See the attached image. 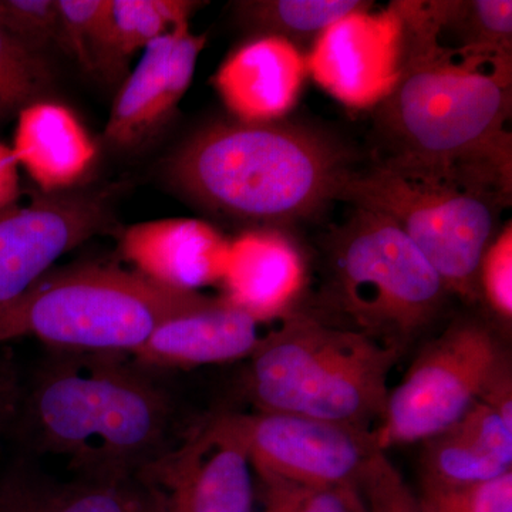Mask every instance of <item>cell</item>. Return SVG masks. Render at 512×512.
I'll list each match as a JSON object with an SVG mask.
<instances>
[{"instance_id": "cell-1", "label": "cell", "mask_w": 512, "mask_h": 512, "mask_svg": "<svg viewBox=\"0 0 512 512\" xmlns=\"http://www.w3.org/2000/svg\"><path fill=\"white\" fill-rule=\"evenodd\" d=\"M387 10L396 26V77L372 109L373 163L511 198L512 72L450 55L424 2Z\"/></svg>"}, {"instance_id": "cell-2", "label": "cell", "mask_w": 512, "mask_h": 512, "mask_svg": "<svg viewBox=\"0 0 512 512\" xmlns=\"http://www.w3.org/2000/svg\"><path fill=\"white\" fill-rule=\"evenodd\" d=\"M356 160L345 141L309 123L232 119L191 134L168 158L165 177L201 210L282 231L339 201Z\"/></svg>"}, {"instance_id": "cell-3", "label": "cell", "mask_w": 512, "mask_h": 512, "mask_svg": "<svg viewBox=\"0 0 512 512\" xmlns=\"http://www.w3.org/2000/svg\"><path fill=\"white\" fill-rule=\"evenodd\" d=\"M119 353L55 352L26 402L33 443L80 478L131 480L170 448V397Z\"/></svg>"}, {"instance_id": "cell-4", "label": "cell", "mask_w": 512, "mask_h": 512, "mask_svg": "<svg viewBox=\"0 0 512 512\" xmlns=\"http://www.w3.org/2000/svg\"><path fill=\"white\" fill-rule=\"evenodd\" d=\"M276 320L249 357L247 390L256 409L373 430L400 353L306 313Z\"/></svg>"}, {"instance_id": "cell-5", "label": "cell", "mask_w": 512, "mask_h": 512, "mask_svg": "<svg viewBox=\"0 0 512 512\" xmlns=\"http://www.w3.org/2000/svg\"><path fill=\"white\" fill-rule=\"evenodd\" d=\"M202 296L165 288L133 269L72 266L0 306V343L36 338L55 352L133 355L158 325Z\"/></svg>"}, {"instance_id": "cell-6", "label": "cell", "mask_w": 512, "mask_h": 512, "mask_svg": "<svg viewBox=\"0 0 512 512\" xmlns=\"http://www.w3.org/2000/svg\"><path fill=\"white\" fill-rule=\"evenodd\" d=\"M326 295L352 329L403 349L439 318L448 289L410 238L379 212L353 207L325 239Z\"/></svg>"}, {"instance_id": "cell-7", "label": "cell", "mask_w": 512, "mask_h": 512, "mask_svg": "<svg viewBox=\"0 0 512 512\" xmlns=\"http://www.w3.org/2000/svg\"><path fill=\"white\" fill-rule=\"evenodd\" d=\"M339 201L389 218L433 266L450 295L480 301L478 268L503 227L501 215L510 197L483 185L419 177L372 163L349 175Z\"/></svg>"}, {"instance_id": "cell-8", "label": "cell", "mask_w": 512, "mask_h": 512, "mask_svg": "<svg viewBox=\"0 0 512 512\" xmlns=\"http://www.w3.org/2000/svg\"><path fill=\"white\" fill-rule=\"evenodd\" d=\"M484 320L460 318L431 339L389 390L375 437L380 450L424 443L457 423L507 363Z\"/></svg>"}, {"instance_id": "cell-9", "label": "cell", "mask_w": 512, "mask_h": 512, "mask_svg": "<svg viewBox=\"0 0 512 512\" xmlns=\"http://www.w3.org/2000/svg\"><path fill=\"white\" fill-rule=\"evenodd\" d=\"M255 474L360 491L377 446L375 431L299 414H222Z\"/></svg>"}, {"instance_id": "cell-10", "label": "cell", "mask_w": 512, "mask_h": 512, "mask_svg": "<svg viewBox=\"0 0 512 512\" xmlns=\"http://www.w3.org/2000/svg\"><path fill=\"white\" fill-rule=\"evenodd\" d=\"M158 512H255V477L224 417L170 447L136 477Z\"/></svg>"}, {"instance_id": "cell-11", "label": "cell", "mask_w": 512, "mask_h": 512, "mask_svg": "<svg viewBox=\"0 0 512 512\" xmlns=\"http://www.w3.org/2000/svg\"><path fill=\"white\" fill-rule=\"evenodd\" d=\"M110 224L106 192H40L0 210V306L28 292L60 256Z\"/></svg>"}, {"instance_id": "cell-12", "label": "cell", "mask_w": 512, "mask_h": 512, "mask_svg": "<svg viewBox=\"0 0 512 512\" xmlns=\"http://www.w3.org/2000/svg\"><path fill=\"white\" fill-rule=\"evenodd\" d=\"M207 36L190 28L154 40L121 84L104 137L119 150L138 148L163 130L190 89Z\"/></svg>"}, {"instance_id": "cell-13", "label": "cell", "mask_w": 512, "mask_h": 512, "mask_svg": "<svg viewBox=\"0 0 512 512\" xmlns=\"http://www.w3.org/2000/svg\"><path fill=\"white\" fill-rule=\"evenodd\" d=\"M308 70L329 94L373 109L396 77V26L389 10L355 13L326 30L308 53Z\"/></svg>"}, {"instance_id": "cell-14", "label": "cell", "mask_w": 512, "mask_h": 512, "mask_svg": "<svg viewBox=\"0 0 512 512\" xmlns=\"http://www.w3.org/2000/svg\"><path fill=\"white\" fill-rule=\"evenodd\" d=\"M238 306L204 295L191 308L158 325L133 353L141 367H195L249 359L264 332Z\"/></svg>"}, {"instance_id": "cell-15", "label": "cell", "mask_w": 512, "mask_h": 512, "mask_svg": "<svg viewBox=\"0 0 512 512\" xmlns=\"http://www.w3.org/2000/svg\"><path fill=\"white\" fill-rule=\"evenodd\" d=\"M308 74L301 49L279 37L254 36L222 62L212 84L232 119L272 123L298 103Z\"/></svg>"}, {"instance_id": "cell-16", "label": "cell", "mask_w": 512, "mask_h": 512, "mask_svg": "<svg viewBox=\"0 0 512 512\" xmlns=\"http://www.w3.org/2000/svg\"><path fill=\"white\" fill-rule=\"evenodd\" d=\"M229 242L217 228L194 218H164L131 225L120 251L133 271L183 292L220 284Z\"/></svg>"}, {"instance_id": "cell-17", "label": "cell", "mask_w": 512, "mask_h": 512, "mask_svg": "<svg viewBox=\"0 0 512 512\" xmlns=\"http://www.w3.org/2000/svg\"><path fill=\"white\" fill-rule=\"evenodd\" d=\"M303 282L301 251L281 229L251 228L229 242L222 298L259 322L288 313Z\"/></svg>"}, {"instance_id": "cell-18", "label": "cell", "mask_w": 512, "mask_h": 512, "mask_svg": "<svg viewBox=\"0 0 512 512\" xmlns=\"http://www.w3.org/2000/svg\"><path fill=\"white\" fill-rule=\"evenodd\" d=\"M13 157L42 194H63L93 170L99 148L70 107L39 100L20 110L13 134Z\"/></svg>"}, {"instance_id": "cell-19", "label": "cell", "mask_w": 512, "mask_h": 512, "mask_svg": "<svg viewBox=\"0 0 512 512\" xmlns=\"http://www.w3.org/2000/svg\"><path fill=\"white\" fill-rule=\"evenodd\" d=\"M423 444L421 487H468L512 473V420L483 399Z\"/></svg>"}, {"instance_id": "cell-20", "label": "cell", "mask_w": 512, "mask_h": 512, "mask_svg": "<svg viewBox=\"0 0 512 512\" xmlns=\"http://www.w3.org/2000/svg\"><path fill=\"white\" fill-rule=\"evenodd\" d=\"M0 512H158L146 488L131 480L52 483L13 471L0 484Z\"/></svg>"}, {"instance_id": "cell-21", "label": "cell", "mask_w": 512, "mask_h": 512, "mask_svg": "<svg viewBox=\"0 0 512 512\" xmlns=\"http://www.w3.org/2000/svg\"><path fill=\"white\" fill-rule=\"evenodd\" d=\"M437 42L463 62L512 72L511 0L424 2Z\"/></svg>"}, {"instance_id": "cell-22", "label": "cell", "mask_w": 512, "mask_h": 512, "mask_svg": "<svg viewBox=\"0 0 512 512\" xmlns=\"http://www.w3.org/2000/svg\"><path fill=\"white\" fill-rule=\"evenodd\" d=\"M373 9L363 0H245L235 16L254 36L284 39L306 53L339 20Z\"/></svg>"}, {"instance_id": "cell-23", "label": "cell", "mask_w": 512, "mask_h": 512, "mask_svg": "<svg viewBox=\"0 0 512 512\" xmlns=\"http://www.w3.org/2000/svg\"><path fill=\"white\" fill-rule=\"evenodd\" d=\"M66 32L67 53L84 72L113 82L124 73L111 0H57Z\"/></svg>"}, {"instance_id": "cell-24", "label": "cell", "mask_w": 512, "mask_h": 512, "mask_svg": "<svg viewBox=\"0 0 512 512\" xmlns=\"http://www.w3.org/2000/svg\"><path fill=\"white\" fill-rule=\"evenodd\" d=\"M202 5L192 0H111L121 56L128 60L154 40L190 28L192 16Z\"/></svg>"}, {"instance_id": "cell-25", "label": "cell", "mask_w": 512, "mask_h": 512, "mask_svg": "<svg viewBox=\"0 0 512 512\" xmlns=\"http://www.w3.org/2000/svg\"><path fill=\"white\" fill-rule=\"evenodd\" d=\"M52 87L53 70L45 53L0 28V124L46 99Z\"/></svg>"}, {"instance_id": "cell-26", "label": "cell", "mask_w": 512, "mask_h": 512, "mask_svg": "<svg viewBox=\"0 0 512 512\" xmlns=\"http://www.w3.org/2000/svg\"><path fill=\"white\" fill-rule=\"evenodd\" d=\"M255 512H367L360 491L255 474Z\"/></svg>"}, {"instance_id": "cell-27", "label": "cell", "mask_w": 512, "mask_h": 512, "mask_svg": "<svg viewBox=\"0 0 512 512\" xmlns=\"http://www.w3.org/2000/svg\"><path fill=\"white\" fill-rule=\"evenodd\" d=\"M0 28L40 52L56 46L67 53L57 0H0Z\"/></svg>"}, {"instance_id": "cell-28", "label": "cell", "mask_w": 512, "mask_h": 512, "mask_svg": "<svg viewBox=\"0 0 512 512\" xmlns=\"http://www.w3.org/2000/svg\"><path fill=\"white\" fill-rule=\"evenodd\" d=\"M420 512H512V473L460 488L421 487Z\"/></svg>"}, {"instance_id": "cell-29", "label": "cell", "mask_w": 512, "mask_h": 512, "mask_svg": "<svg viewBox=\"0 0 512 512\" xmlns=\"http://www.w3.org/2000/svg\"><path fill=\"white\" fill-rule=\"evenodd\" d=\"M478 292L490 311L510 323L512 319V224H503L487 248L478 268Z\"/></svg>"}, {"instance_id": "cell-30", "label": "cell", "mask_w": 512, "mask_h": 512, "mask_svg": "<svg viewBox=\"0 0 512 512\" xmlns=\"http://www.w3.org/2000/svg\"><path fill=\"white\" fill-rule=\"evenodd\" d=\"M360 494L367 512H420L416 495L383 450L377 451L370 461Z\"/></svg>"}, {"instance_id": "cell-31", "label": "cell", "mask_w": 512, "mask_h": 512, "mask_svg": "<svg viewBox=\"0 0 512 512\" xmlns=\"http://www.w3.org/2000/svg\"><path fill=\"white\" fill-rule=\"evenodd\" d=\"M22 195L19 165L10 147L0 143V210L20 200Z\"/></svg>"}, {"instance_id": "cell-32", "label": "cell", "mask_w": 512, "mask_h": 512, "mask_svg": "<svg viewBox=\"0 0 512 512\" xmlns=\"http://www.w3.org/2000/svg\"><path fill=\"white\" fill-rule=\"evenodd\" d=\"M16 406L15 382L12 372L0 362V430L5 426L6 421L12 417Z\"/></svg>"}]
</instances>
